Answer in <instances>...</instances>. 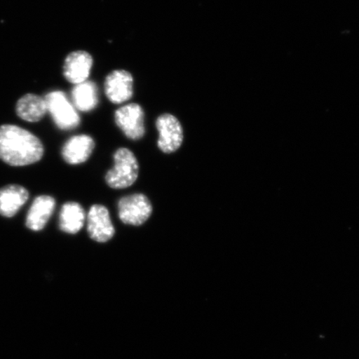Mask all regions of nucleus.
I'll return each mask as SVG.
<instances>
[{
	"label": "nucleus",
	"mask_w": 359,
	"mask_h": 359,
	"mask_svg": "<svg viewBox=\"0 0 359 359\" xmlns=\"http://www.w3.org/2000/svg\"><path fill=\"white\" fill-rule=\"evenodd\" d=\"M118 217L124 224L139 226L150 218L152 205L147 196L137 193L121 198L118 204Z\"/></svg>",
	"instance_id": "obj_3"
},
{
	"label": "nucleus",
	"mask_w": 359,
	"mask_h": 359,
	"mask_svg": "<svg viewBox=\"0 0 359 359\" xmlns=\"http://www.w3.org/2000/svg\"><path fill=\"white\" fill-rule=\"evenodd\" d=\"M29 199V192L25 187L11 185L0 189V215L12 217Z\"/></svg>",
	"instance_id": "obj_12"
},
{
	"label": "nucleus",
	"mask_w": 359,
	"mask_h": 359,
	"mask_svg": "<svg viewBox=\"0 0 359 359\" xmlns=\"http://www.w3.org/2000/svg\"><path fill=\"white\" fill-rule=\"evenodd\" d=\"M114 168L106 175V182L111 188L125 189L136 182L139 174L137 157L128 148H119L114 154Z\"/></svg>",
	"instance_id": "obj_2"
},
{
	"label": "nucleus",
	"mask_w": 359,
	"mask_h": 359,
	"mask_svg": "<svg viewBox=\"0 0 359 359\" xmlns=\"http://www.w3.org/2000/svg\"><path fill=\"white\" fill-rule=\"evenodd\" d=\"M41 141L34 134L15 125L0 127V159L13 167L38 163L43 156Z\"/></svg>",
	"instance_id": "obj_1"
},
{
	"label": "nucleus",
	"mask_w": 359,
	"mask_h": 359,
	"mask_svg": "<svg viewBox=\"0 0 359 359\" xmlns=\"http://www.w3.org/2000/svg\"><path fill=\"white\" fill-rule=\"evenodd\" d=\"M44 100L46 101L48 111L50 112L58 128L71 130L78 127L80 123L78 112L64 93L52 92Z\"/></svg>",
	"instance_id": "obj_4"
},
{
	"label": "nucleus",
	"mask_w": 359,
	"mask_h": 359,
	"mask_svg": "<svg viewBox=\"0 0 359 359\" xmlns=\"http://www.w3.org/2000/svg\"><path fill=\"white\" fill-rule=\"evenodd\" d=\"M88 232L90 238L98 243L109 241L115 235L109 210L102 205H94L87 215Z\"/></svg>",
	"instance_id": "obj_7"
},
{
	"label": "nucleus",
	"mask_w": 359,
	"mask_h": 359,
	"mask_svg": "<svg viewBox=\"0 0 359 359\" xmlns=\"http://www.w3.org/2000/svg\"><path fill=\"white\" fill-rule=\"evenodd\" d=\"M156 126L159 133L157 142L159 149L164 154H173L183 142V128L176 116L165 114L156 119Z\"/></svg>",
	"instance_id": "obj_6"
},
{
	"label": "nucleus",
	"mask_w": 359,
	"mask_h": 359,
	"mask_svg": "<svg viewBox=\"0 0 359 359\" xmlns=\"http://www.w3.org/2000/svg\"><path fill=\"white\" fill-rule=\"evenodd\" d=\"M145 115L142 107L137 103H130L115 112V122L125 136L131 140H139L145 134Z\"/></svg>",
	"instance_id": "obj_5"
},
{
	"label": "nucleus",
	"mask_w": 359,
	"mask_h": 359,
	"mask_svg": "<svg viewBox=\"0 0 359 359\" xmlns=\"http://www.w3.org/2000/svg\"><path fill=\"white\" fill-rule=\"evenodd\" d=\"M93 64V57L86 51H75L66 57L64 75L69 82L75 85L87 81Z\"/></svg>",
	"instance_id": "obj_9"
},
{
	"label": "nucleus",
	"mask_w": 359,
	"mask_h": 359,
	"mask_svg": "<svg viewBox=\"0 0 359 359\" xmlns=\"http://www.w3.org/2000/svg\"><path fill=\"white\" fill-rule=\"evenodd\" d=\"M104 89L106 96L115 104L127 102L133 95V78L129 72L115 70L107 76Z\"/></svg>",
	"instance_id": "obj_8"
},
{
	"label": "nucleus",
	"mask_w": 359,
	"mask_h": 359,
	"mask_svg": "<svg viewBox=\"0 0 359 359\" xmlns=\"http://www.w3.org/2000/svg\"><path fill=\"white\" fill-rule=\"evenodd\" d=\"M75 109L81 111H90L98 104V93L96 84L85 81L76 85L72 92Z\"/></svg>",
	"instance_id": "obj_15"
},
{
	"label": "nucleus",
	"mask_w": 359,
	"mask_h": 359,
	"mask_svg": "<svg viewBox=\"0 0 359 359\" xmlns=\"http://www.w3.org/2000/svg\"><path fill=\"white\" fill-rule=\"evenodd\" d=\"M95 147V142L88 135L71 137L62 147V155L67 163L79 165L87 161Z\"/></svg>",
	"instance_id": "obj_10"
},
{
	"label": "nucleus",
	"mask_w": 359,
	"mask_h": 359,
	"mask_svg": "<svg viewBox=\"0 0 359 359\" xmlns=\"http://www.w3.org/2000/svg\"><path fill=\"white\" fill-rule=\"evenodd\" d=\"M55 208V200L49 196H38L34 201L26 218V226L39 231L46 226Z\"/></svg>",
	"instance_id": "obj_11"
},
{
	"label": "nucleus",
	"mask_w": 359,
	"mask_h": 359,
	"mask_svg": "<svg viewBox=\"0 0 359 359\" xmlns=\"http://www.w3.org/2000/svg\"><path fill=\"white\" fill-rule=\"evenodd\" d=\"M87 215L83 206L77 202H67L62 205L60 226L61 231L69 234H77L84 226Z\"/></svg>",
	"instance_id": "obj_14"
},
{
	"label": "nucleus",
	"mask_w": 359,
	"mask_h": 359,
	"mask_svg": "<svg viewBox=\"0 0 359 359\" xmlns=\"http://www.w3.org/2000/svg\"><path fill=\"white\" fill-rule=\"evenodd\" d=\"M46 101L35 94H26L17 102L18 116L27 122L36 123L47 114Z\"/></svg>",
	"instance_id": "obj_13"
}]
</instances>
